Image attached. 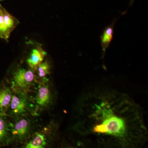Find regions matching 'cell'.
<instances>
[{"label":"cell","instance_id":"cell-2","mask_svg":"<svg viewBox=\"0 0 148 148\" xmlns=\"http://www.w3.org/2000/svg\"><path fill=\"white\" fill-rule=\"evenodd\" d=\"M4 80L13 91L27 93L32 92L37 84L35 71L23 63L11 66Z\"/></svg>","mask_w":148,"mask_h":148},{"label":"cell","instance_id":"cell-11","mask_svg":"<svg viewBox=\"0 0 148 148\" xmlns=\"http://www.w3.org/2000/svg\"><path fill=\"white\" fill-rule=\"evenodd\" d=\"M117 18L115 19L112 24L106 27L101 36V45L103 50V57H104L107 49L108 48L113 39L114 27Z\"/></svg>","mask_w":148,"mask_h":148},{"label":"cell","instance_id":"cell-4","mask_svg":"<svg viewBox=\"0 0 148 148\" xmlns=\"http://www.w3.org/2000/svg\"><path fill=\"white\" fill-rule=\"evenodd\" d=\"M59 124L51 120L47 123L40 125L30 140L22 148H45L53 147L59 138Z\"/></svg>","mask_w":148,"mask_h":148},{"label":"cell","instance_id":"cell-8","mask_svg":"<svg viewBox=\"0 0 148 148\" xmlns=\"http://www.w3.org/2000/svg\"><path fill=\"white\" fill-rule=\"evenodd\" d=\"M13 90L4 79L0 84V115H5L11 102Z\"/></svg>","mask_w":148,"mask_h":148},{"label":"cell","instance_id":"cell-3","mask_svg":"<svg viewBox=\"0 0 148 148\" xmlns=\"http://www.w3.org/2000/svg\"><path fill=\"white\" fill-rule=\"evenodd\" d=\"M38 117L29 115L10 118L11 145L21 147L29 141L40 124Z\"/></svg>","mask_w":148,"mask_h":148},{"label":"cell","instance_id":"cell-5","mask_svg":"<svg viewBox=\"0 0 148 148\" xmlns=\"http://www.w3.org/2000/svg\"><path fill=\"white\" fill-rule=\"evenodd\" d=\"M30 94L38 116L43 112L50 110L56 102L57 92L51 80L37 83Z\"/></svg>","mask_w":148,"mask_h":148},{"label":"cell","instance_id":"cell-9","mask_svg":"<svg viewBox=\"0 0 148 148\" xmlns=\"http://www.w3.org/2000/svg\"><path fill=\"white\" fill-rule=\"evenodd\" d=\"M11 141L10 118L5 115H0V148L10 145Z\"/></svg>","mask_w":148,"mask_h":148},{"label":"cell","instance_id":"cell-7","mask_svg":"<svg viewBox=\"0 0 148 148\" xmlns=\"http://www.w3.org/2000/svg\"><path fill=\"white\" fill-rule=\"evenodd\" d=\"M31 45L24 62L29 68L35 71L46 57L47 53L43 49L40 44L33 43Z\"/></svg>","mask_w":148,"mask_h":148},{"label":"cell","instance_id":"cell-12","mask_svg":"<svg viewBox=\"0 0 148 148\" xmlns=\"http://www.w3.org/2000/svg\"><path fill=\"white\" fill-rule=\"evenodd\" d=\"M0 7H1L5 24L8 31L11 34L12 32L19 24V21L14 16H12L7 10L4 8L1 5Z\"/></svg>","mask_w":148,"mask_h":148},{"label":"cell","instance_id":"cell-6","mask_svg":"<svg viewBox=\"0 0 148 148\" xmlns=\"http://www.w3.org/2000/svg\"><path fill=\"white\" fill-rule=\"evenodd\" d=\"M5 115L10 119L29 115L38 116L30 93L13 91L11 102Z\"/></svg>","mask_w":148,"mask_h":148},{"label":"cell","instance_id":"cell-14","mask_svg":"<svg viewBox=\"0 0 148 148\" xmlns=\"http://www.w3.org/2000/svg\"><path fill=\"white\" fill-rule=\"evenodd\" d=\"M134 0H131V1H130V5H132V3H133V2H134Z\"/></svg>","mask_w":148,"mask_h":148},{"label":"cell","instance_id":"cell-10","mask_svg":"<svg viewBox=\"0 0 148 148\" xmlns=\"http://www.w3.org/2000/svg\"><path fill=\"white\" fill-rule=\"evenodd\" d=\"M52 64L49 58L46 57L35 71L37 83L45 82L50 80Z\"/></svg>","mask_w":148,"mask_h":148},{"label":"cell","instance_id":"cell-1","mask_svg":"<svg viewBox=\"0 0 148 148\" xmlns=\"http://www.w3.org/2000/svg\"><path fill=\"white\" fill-rule=\"evenodd\" d=\"M75 108L72 127L82 144L139 148L148 141L143 108L126 93L112 88H95L83 94Z\"/></svg>","mask_w":148,"mask_h":148},{"label":"cell","instance_id":"cell-13","mask_svg":"<svg viewBox=\"0 0 148 148\" xmlns=\"http://www.w3.org/2000/svg\"><path fill=\"white\" fill-rule=\"evenodd\" d=\"M1 6V4H0ZM10 34L8 31L6 27L0 7V38L8 41Z\"/></svg>","mask_w":148,"mask_h":148},{"label":"cell","instance_id":"cell-15","mask_svg":"<svg viewBox=\"0 0 148 148\" xmlns=\"http://www.w3.org/2000/svg\"><path fill=\"white\" fill-rule=\"evenodd\" d=\"M3 1V0H0V2L1 1Z\"/></svg>","mask_w":148,"mask_h":148}]
</instances>
